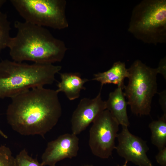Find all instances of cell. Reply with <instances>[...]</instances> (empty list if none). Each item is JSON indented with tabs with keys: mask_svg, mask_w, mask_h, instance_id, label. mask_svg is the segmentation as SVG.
Here are the masks:
<instances>
[{
	"mask_svg": "<svg viewBox=\"0 0 166 166\" xmlns=\"http://www.w3.org/2000/svg\"><path fill=\"white\" fill-rule=\"evenodd\" d=\"M15 166H43L37 158L29 155L26 150H22L15 157Z\"/></svg>",
	"mask_w": 166,
	"mask_h": 166,
	"instance_id": "cell-16",
	"label": "cell"
},
{
	"mask_svg": "<svg viewBox=\"0 0 166 166\" xmlns=\"http://www.w3.org/2000/svg\"><path fill=\"white\" fill-rule=\"evenodd\" d=\"M0 166H15V157L10 149L5 145L0 146Z\"/></svg>",
	"mask_w": 166,
	"mask_h": 166,
	"instance_id": "cell-17",
	"label": "cell"
},
{
	"mask_svg": "<svg viewBox=\"0 0 166 166\" xmlns=\"http://www.w3.org/2000/svg\"><path fill=\"white\" fill-rule=\"evenodd\" d=\"M0 135L4 138L7 139L8 138V136L5 134L0 128Z\"/></svg>",
	"mask_w": 166,
	"mask_h": 166,
	"instance_id": "cell-20",
	"label": "cell"
},
{
	"mask_svg": "<svg viewBox=\"0 0 166 166\" xmlns=\"http://www.w3.org/2000/svg\"><path fill=\"white\" fill-rule=\"evenodd\" d=\"M82 166H93L92 164H87V165H84Z\"/></svg>",
	"mask_w": 166,
	"mask_h": 166,
	"instance_id": "cell-23",
	"label": "cell"
},
{
	"mask_svg": "<svg viewBox=\"0 0 166 166\" xmlns=\"http://www.w3.org/2000/svg\"><path fill=\"white\" fill-rule=\"evenodd\" d=\"M119 123L107 109L93 122L89 132V145L92 153L101 159L109 158L115 149Z\"/></svg>",
	"mask_w": 166,
	"mask_h": 166,
	"instance_id": "cell-7",
	"label": "cell"
},
{
	"mask_svg": "<svg viewBox=\"0 0 166 166\" xmlns=\"http://www.w3.org/2000/svg\"><path fill=\"white\" fill-rule=\"evenodd\" d=\"M127 163H128L127 162L125 161V162L124 164L121 166H127Z\"/></svg>",
	"mask_w": 166,
	"mask_h": 166,
	"instance_id": "cell-22",
	"label": "cell"
},
{
	"mask_svg": "<svg viewBox=\"0 0 166 166\" xmlns=\"http://www.w3.org/2000/svg\"><path fill=\"white\" fill-rule=\"evenodd\" d=\"M60 75L61 81L58 83L57 91L64 93L70 101L78 98L81 91L86 89L84 85L89 80L82 78L78 73H61Z\"/></svg>",
	"mask_w": 166,
	"mask_h": 166,
	"instance_id": "cell-12",
	"label": "cell"
},
{
	"mask_svg": "<svg viewBox=\"0 0 166 166\" xmlns=\"http://www.w3.org/2000/svg\"><path fill=\"white\" fill-rule=\"evenodd\" d=\"M128 76V69L126 68L125 63L119 61L114 63L107 71L95 74L92 80L100 83L101 89L104 85L112 84L117 85L118 87H121L124 89V80Z\"/></svg>",
	"mask_w": 166,
	"mask_h": 166,
	"instance_id": "cell-13",
	"label": "cell"
},
{
	"mask_svg": "<svg viewBox=\"0 0 166 166\" xmlns=\"http://www.w3.org/2000/svg\"><path fill=\"white\" fill-rule=\"evenodd\" d=\"M152 143L160 150L166 147V114L149 124Z\"/></svg>",
	"mask_w": 166,
	"mask_h": 166,
	"instance_id": "cell-14",
	"label": "cell"
},
{
	"mask_svg": "<svg viewBox=\"0 0 166 166\" xmlns=\"http://www.w3.org/2000/svg\"><path fill=\"white\" fill-rule=\"evenodd\" d=\"M159 151L155 157L156 160L161 166H166V147Z\"/></svg>",
	"mask_w": 166,
	"mask_h": 166,
	"instance_id": "cell-18",
	"label": "cell"
},
{
	"mask_svg": "<svg viewBox=\"0 0 166 166\" xmlns=\"http://www.w3.org/2000/svg\"><path fill=\"white\" fill-rule=\"evenodd\" d=\"M165 60L156 68L149 67L140 61H135L128 69L129 81L124 93L132 113L136 115L150 114L153 97L157 92V75L166 76Z\"/></svg>",
	"mask_w": 166,
	"mask_h": 166,
	"instance_id": "cell-4",
	"label": "cell"
},
{
	"mask_svg": "<svg viewBox=\"0 0 166 166\" xmlns=\"http://www.w3.org/2000/svg\"><path fill=\"white\" fill-rule=\"evenodd\" d=\"M52 166H55V165Z\"/></svg>",
	"mask_w": 166,
	"mask_h": 166,
	"instance_id": "cell-24",
	"label": "cell"
},
{
	"mask_svg": "<svg viewBox=\"0 0 166 166\" xmlns=\"http://www.w3.org/2000/svg\"><path fill=\"white\" fill-rule=\"evenodd\" d=\"M14 26L17 33L11 38L7 47L13 61L53 64L63 59L67 50L65 44L47 29L25 21H16Z\"/></svg>",
	"mask_w": 166,
	"mask_h": 166,
	"instance_id": "cell-2",
	"label": "cell"
},
{
	"mask_svg": "<svg viewBox=\"0 0 166 166\" xmlns=\"http://www.w3.org/2000/svg\"><path fill=\"white\" fill-rule=\"evenodd\" d=\"M79 139L73 133H65L49 142L42 156L43 166L55 165L65 158L71 159L77 155Z\"/></svg>",
	"mask_w": 166,
	"mask_h": 166,
	"instance_id": "cell-9",
	"label": "cell"
},
{
	"mask_svg": "<svg viewBox=\"0 0 166 166\" xmlns=\"http://www.w3.org/2000/svg\"><path fill=\"white\" fill-rule=\"evenodd\" d=\"M123 89L118 87L110 93L106 101L108 110L122 126L128 127L130 124L127 111V102L125 99Z\"/></svg>",
	"mask_w": 166,
	"mask_h": 166,
	"instance_id": "cell-11",
	"label": "cell"
},
{
	"mask_svg": "<svg viewBox=\"0 0 166 166\" xmlns=\"http://www.w3.org/2000/svg\"><path fill=\"white\" fill-rule=\"evenodd\" d=\"M6 2V0H0V8H1Z\"/></svg>",
	"mask_w": 166,
	"mask_h": 166,
	"instance_id": "cell-21",
	"label": "cell"
},
{
	"mask_svg": "<svg viewBox=\"0 0 166 166\" xmlns=\"http://www.w3.org/2000/svg\"><path fill=\"white\" fill-rule=\"evenodd\" d=\"M128 31L145 42H164L166 37V1L147 0L134 9Z\"/></svg>",
	"mask_w": 166,
	"mask_h": 166,
	"instance_id": "cell-5",
	"label": "cell"
},
{
	"mask_svg": "<svg viewBox=\"0 0 166 166\" xmlns=\"http://www.w3.org/2000/svg\"><path fill=\"white\" fill-rule=\"evenodd\" d=\"M101 89L95 98H84L80 101L71 120L73 134L77 135L80 133L106 109V101L101 97Z\"/></svg>",
	"mask_w": 166,
	"mask_h": 166,
	"instance_id": "cell-10",
	"label": "cell"
},
{
	"mask_svg": "<svg viewBox=\"0 0 166 166\" xmlns=\"http://www.w3.org/2000/svg\"><path fill=\"white\" fill-rule=\"evenodd\" d=\"M61 69L53 64L0 62V99L11 98L31 89L53 83Z\"/></svg>",
	"mask_w": 166,
	"mask_h": 166,
	"instance_id": "cell-3",
	"label": "cell"
},
{
	"mask_svg": "<svg viewBox=\"0 0 166 166\" xmlns=\"http://www.w3.org/2000/svg\"><path fill=\"white\" fill-rule=\"evenodd\" d=\"M117 138L118 144L115 149L125 161H130L138 166H153L147 155L149 148L146 142L131 133L128 127L122 126Z\"/></svg>",
	"mask_w": 166,
	"mask_h": 166,
	"instance_id": "cell-8",
	"label": "cell"
},
{
	"mask_svg": "<svg viewBox=\"0 0 166 166\" xmlns=\"http://www.w3.org/2000/svg\"><path fill=\"white\" fill-rule=\"evenodd\" d=\"M160 94V103L161 106L164 114H166V107L165 99V92L164 91Z\"/></svg>",
	"mask_w": 166,
	"mask_h": 166,
	"instance_id": "cell-19",
	"label": "cell"
},
{
	"mask_svg": "<svg viewBox=\"0 0 166 166\" xmlns=\"http://www.w3.org/2000/svg\"><path fill=\"white\" fill-rule=\"evenodd\" d=\"M58 93L56 90L40 87L11 98L6 113L8 123L21 135L44 138L61 115Z\"/></svg>",
	"mask_w": 166,
	"mask_h": 166,
	"instance_id": "cell-1",
	"label": "cell"
},
{
	"mask_svg": "<svg viewBox=\"0 0 166 166\" xmlns=\"http://www.w3.org/2000/svg\"><path fill=\"white\" fill-rule=\"evenodd\" d=\"M25 22L61 30L67 28L65 0H10Z\"/></svg>",
	"mask_w": 166,
	"mask_h": 166,
	"instance_id": "cell-6",
	"label": "cell"
},
{
	"mask_svg": "<svg viewBox=\"0 0 166 166\" xmlns=\"http://www.w3.org/2000/svg\"><path fill=\"white\" fill-rule=\"evenodd\" d=\"M10 22L6 14L0 12V53L8 47L11 37Z\"/></svg>",
	"mask_w": 166,
	"mask_h": 166,
	"instance_id": "cell-15",
	"label": "cell"
}]
</instances>
